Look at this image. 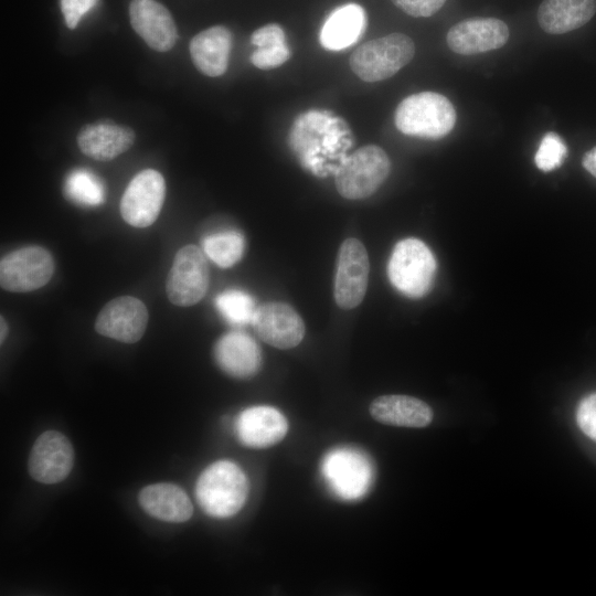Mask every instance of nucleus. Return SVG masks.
<instances>
[{
  "instance_id": "14",
  "label": "nucleus",
  "mask_w": 596,
  "mask_h": 596,
  "mask_svg": "<svg viewBox=\"0 0 596 596\" xmlns=\"http://www.w3.org/2000/svg\"><path fill=\"white\" fill-rule=\"evenodd\" d=\"M323 472L331 488L344 499H355L369 488L372 469L358 451L337 449L324 459Z\"/></svg>"
},
{
  "instance_id": "34",
  "label": "nucleus",
  "mask_w": 596,
  "mask_h": 596,
  "mask_svg": "<svg viewBox=\"0 0 596 596\" xmlns=\"http://www.w3.org/2000/svg\"><path fill=\"white\" fill-rule=\"evenodd\" d=\"M1 321V332H0V341L1 343L4 341L7 333H8V326L3 317L0 318Z\"/></svg>"
},
{
  "instance_id": "23",
  "label": "nucleus",
  "mask_w": 596,
  "mask_h": 596,
  "mask_svg": "<svg viewBox=\"0 0 596 596\" xmlns=\"http://www.w3.org/2000/svg\"><path fill=\"white\" fill-rule=\"evenodd\" d=\"M364 25L363 9L355 3L344 4L336 9L323 23L320 43L327 50H343L356 41Z\"/></svg>"
},
{
  "instance_id": "30",
  "label": "nucleus",
  "mask_w": 596,
  "mask_h": 596,
  "mask_svg": "<svg viewBox=\"0 0 596 596\" xmlns=\"http://www.w3.org/2000/svg\"><path fill=\"white\" fill-rule=\"evenodd\" d=\"M405 13L415 17H430L435 14L446 2V0H391Z\"/></svg>"
},
{
  "instance_id": "33",
  "label": "nucleus",
  "mask_w": 596,
  "mask_h": 596,
  "mask_svg": "<svg viewBox=\"0 0 596 596\" xmlns=\"http://www.w3.org/2000/svg\"><path fill=\"white\" fill-rule=\"evenodd\" d=\"M582 163L583 167L596 178V146L584 155Z\"/></svg>"
},
{
  "instance_id": "1",
  "label": "nucleus",
  "mask_w": 596,
  "mask_h": 596,
  "mask_svg": "<svg viewBox=\"0 0 596 596\" xmlns=\"http://www.w3.org/2000/svg\"><path fill=\"white\" fill-rule=\"evenodd\" d=\"M249 485L233 461L219 460L206 467L196 480L195 496L202 510L214 518H230L245 504Z\"/></svg>"
},
{
  "instance_id": "32",
  "label": "nucleus",
  "mask_w": 596,
  "mask_h": 596,
  "mask_svg": "<svg viewBox=\"0 0 596 596\" xmlns=\"http://www.w3.org/2000/svg\"><path fill=\"white\" fill-rule=\"evenodd\" d=\"M97 0H61V10L68 29H75L81 18L89 11Z\"/></svg>"
},
{
  "instance_id": "16",
  "label": "nucleus",
  "mask_w": 596,
  "mask_h": 596,
  "mask_svg": "<svg viewBox=\"0 0 596 596\" xmlns=\"http://www.w3.org/2000/svg\"><path fill=\"white\" fill-rule=\"evenodd\" d=\"M285 416L270 406H253L244 409L235 424L240 441L249 448H268L287 434Z\"/></svg>"
},
{
  "instance_id": "19",
  "label": "nucleus",
  "mask_w": 596,
  "mask_h": 596,
  "mask_svg": "<svg viewBox=\"0 0 596 596\" xmlns=\"http://www.w3.org/2000/svg\"><path fill=\"white\" fill-rule=\"evenodd\" d=\"M371 416L385 425L422 428L433 421V411L424 401L401 394L382 395L372 401Z\"/></svg>"
},
{
  "instance_id": "18",
  "label": "nucleus",
  "mask_w": 596,
  "mask_h": 596,
  "mask_svg": "<svg viewBox=\"0 0 596 596\" xmlns=\"http://www.w3.org/2000/svg\"><path fill=\"white\" fill-rule=\"evenodd\" d=\"M130 127L109 123L89 124L77 135L81 151L95 160L109 161L127 151L135 141Z\"/></svg>"
},
{
  "instance_id": "6",
  "label": "nucleus",
  "mask_w": 596,
  "mask_h": 596,
  "mask_svg": "<svg viewBox=\"0 0 596 596\" xmlns=\"http://www.w3.org/2000/svg\"><path fill=\"white\" fill-rule=\"evenodd\" d=\"M209 278L205 253L195 245L181 247L173 258L166 281L170 302L180 307L195 305L206 294Z\"/></svg>"
},
{
  "instance_id": "20",
  "label": "nucleus",
  "mask_w": 596,
  "mask_h": 596,
  "mask_svg": "<svg viewBox=\"0 0 596 596\" xmlns=\"http://www.w3.org/2000/svg\"><path fill=\"white\" fill-rule=\"evenodd\" d=\"M138 501L146 513L166 522H185L193 513L187 492L173 483L149 485L140 490Z\"/></svg>"
},
{
  "instance_id": "15",
  "label": "nucleus",
  "mask_w": 596,
  "mask_h": 596,
  "mask_svg": "<svg viewBox=\"0 0 596 596\" xmlns=\"http://www.w3.org/2000/svg\"><path fill=\"white\" fill-rule=\"evenodd\" d=\"M129 18L135 32L155 51L171 50L178 31L173 18L166 7L155 0H132Z\"/></svg>"
},
{
  "instance_id": "4",
  "label": "nucleus",
  "mask_w": 596,
  "mask_h": 596,
  "mask_svg": "<svg viewBox=\"0 0 596 596\" xmlns=\"http://www.w3.org/2000/svg\"><path fill=\"white\" fill-rule=\"evenodd\" d=\"M435 274L436 260L425 243L405 238L394 246L387 275L400 292L411 298L425 296L433 286Z\"/></svg>"
},
{
  "instance_id": "27",
  "label": "nucleus",
  "mask_w": 596,
  "mask_h": 596,
  "mask_svg": "<svg viewBox=\"0 0 596 596\" xmlns=\"http://www.w3.org/2000/svg\"><path fill=\"white\" fill-rule=\"evenodd\" d=\"M567 153V147L560 135L550 131L542 138L534 161L545 172L558 168Z\"/></svg>"
},
{
  "instance_id": "29",
  "label": "nucleus",
  "mask_w": 596,
  "mask_h": 596,
  "mask_svg": "<svg viewBox=\"0 0 596 596\" xmlns=\"http://www.w3.org/2000/svg\"><path fill=\"white\" fill-rule=\"evenodd\" d=\"M576 422L582 432L596 441V392L579 402Z\"/></svg>"
},
{
  "instance_id": "8",
  "label": "nucleus",
  "mask_w": 596,
  "mask_h": 596,
  "mask_svg": "<svg viewBox=\"0 0 596 596\" xmlns=\"http://www.w3.org/2000/svg\"><path fill=\"white\" fill-rule=\"evenodd\" d=\"M368 252L358 238L349 237L341 244L334 277V299L342 309H352L363 300L369 279Z\"/></svg>"
},
{
  "instance_id": "9",
  "label": "nucleus",
  "mask_w": 596,
  "mask_h": 596,
  "mask_svg": "<svg viewBox=\"0 0 596 596\" xmlns=\"http://www.w3.org/2000/svg\"><path fill=\"white\" fill-rule=\"evenodd\" d=\"M166 196V182L160 172L146 169L127 185L120 201V214L134 227H147L158 217Z\"/></svg>"
},
{
  "instance_id": "12",
  "label": "nucleus",
  "mask_w": 596,
  "mask_h": 596,
  "mask_svg": "<svg viewBox=\"0 0 596 596\" xmlns=\"http://www.w3.org/2000/svg\"><path fill=\"white\" fill-rule=\"evenodd\" d=\"M252 324L257 336L278 349H290L305 336V323L288 304L270 301L256 307Z\"/></svg>"
},
{
  "instance_id": "17",
  "label": "nucleus",
  "mask_w": 596,
  "mask_h": 596,
  "mask_svg": "<svg viewBox=\"0 0 596 596\" xmlns=\"http://www.w3.org/2000/svg\"><path fill=\"white\" fill-rule=\"evenodd\" d=\"M217 365L228 375L247 379L262 365V353L256 341L242 332H230L219 339L214 347Z\"/></svg>"
},
{
  "instance_id": "21",
  "label": "nucleus",
  "mask_w": 596,
  "mask_h": 596,
  "mask_svg": "<svg viewBox=\"0 0 596 596\" xmlns=\"http://www.w3.org/2000/svg\"><path fill=\"white\" fill-rule=\"evenodd\" d=\"M232 34L223 25H214L194 35L190 54L195 67L204 75L221 76L227 70Z\"/></svg>"
},
{
  "instance_id": "2",
  "label": "nucleus",
  "mask_w": 596,
  "mask_h": 596,
  "mask_svg": "<svg viewBox=\"0 0 596 596\" xmlns=\"http://www.w3.org/2000/svg\"><path fill=\"white\" fill-rule=\"evenodd\" d=\"M396 128L408 136L439 139L456 123V110L448 98L435 92H422L404 98L395 110Z\"/></svg>"
},
{
  "instance_id": "26",
  "label": "nucleus",
  "mask_w": 596,
  "mask_h": 596,
  "mask_svg": "<svg viewBox=\"0 0 596 596\" xmlns=\"http://www.w3.org/2000/svg\"><path fill=\"white\" fill-rule=\"evenodd\" d=\"M215 306L225 320L236 326L252 323L256 310L254 299L238 289L220 294L215 299Z\"/></svg>"
},
{
  "instance_id": "3",
  "label": "nucleus",
  "mask_w": 596,
  "mask_h": 596,
  "mask_svg": "<svg viewBox=\"0 0 596 596\" xmlns=\"http://www.w3.org/2000/svg\"><path fill=\"white\" fill-rule=\"evenodd\" d=\"M415 54L413 40L403 33H391L368 41L350 56L352 72L364 82L390 78L408 64Z\"/></svg>"
},
{
  "instance_id": "22",
  "label": "nucleus",
  "mask_w": 596,
  "mask_h": 596,
  "mask_svg": "<svg viewBox=\"0 0 596 596\" xmlns=\"http://www.w3.org/2000/svg\"><path fill=\"white\" fill-rule=\"evenodd\" d=\"M596 12V0H543L538 22L550 34H562L586 24Z\"/></svg>"
},
{
  "instance_id": "13",
  "label": "nucleus",
  "mask_w": 596,
  "mask_h": 596,
  "mask_svg": "<svg viewBox=\"0 0 596 596\" xmlns=\"http://www.w3.org/2000/svg\"><path fill=\"white\" fill-rule=\"evenodd\" d=\"M509 39L508 25L496 18H469L453 25L447 33L449 49L461 55H473L503 46Z\"/></svg>"
},
{
  "instance_id": "28",
  "label": "nucleus",
  "mask_w": 596,
  "mask_h": 596,
  "mask_svg": "<svg viewBox=\"0 0 596 596\" xmlns=\"http://www.w3.org/2000/svg\"><path fill=\"white\" fill-rule=\"evenodd\" d=\"M288 57L289 47L285 43L272 47H257L251 55V62L260 70H270L285 63Z\"/></svg>"
},
{
  "instance_id": "31",
  "label": "nucleus",
  "mask_w": 596,
  "mask_h": 596,
  "mask_svg": "<svg viewBox=\"0 0 596 596\" xmlns=\"http://www.w3.org/2000/svg\"><path fill=\"white\" fill-rule=\"evenodd\" d=\"M251 42L257 47H272L286 43L285 32L276 23L257 29L251 36Z\"/></svg>"
},
{
  "instance_id": "10",
  "label": "nucleus",
  "mask_w": 596,
  "mask_h": 596,
  "mask_svg": "<svg viewBox=\"0 0 596 596\" xmlns=\"http://www.w3.org/2000/svg\"><path fill=\"white\" fill-rule=\"evenodd\" d=\"M74 465V449L60 432L46 430L34 441L28 462L30 476L45 485L64 480Z\"/></svg>"
},
{
  "instance_id": "7",
  "label": "nucleus",
  "mask_w": 596,
  "mask_h": 596,
  "mask_svg": "<svg viewBox=\"0 0 596 596\" xmlns=\"http://www.w3.org/2000/svg\"><path fill=\"white\" fill-rule=\"evenodd\" d=\"M55 263L51 253L41 246H25L1 258L0 285L13 292H28L46 285L52 278Z\"/></svg>"
},
{
  "instance_id": "25",
  "label": "nucleus",
  "mask_w": 596,
  "mask_h": 596,
  "mask_svg": "<svg viewBox=\"0 0 596 596\" xmlns=\"http://www.w3.org/2000/svg\"><path fill=\"white\" fill-rule=\"evenodd\" d=\"M64 194L77 204L95 206L104 202L105 190L94 173L85 169H76L65 179Z\"/></svg>"
},
{
  "instance_id": "11",
  "label": "nucleus",
  "mask_w": 596,
  "mask_h": 596,
  "mask_svg": "<svg viewBox=\"0 0 596 596\" xmlns=\"http://www.w3.org/2000/svg\"><path fill=\"white\" fill-rule=\"evenodd\" d=\"M148 323L145 304L131 296H121L108 301L95 320V330L104 337L125 343L141 339Z\"/></svg>"
},
{
  "instance_id": "5",
  "label": "nucleus",
  "mask_w": 596,
  "mask_h": 596,
  "mask_svg": "<svg viewBox=\"0 0 596 596\" xmlns=\"http://www.w3.org/2000/svg\"><path fill=\"white\" fill-rule=\"evenodd\" d=\"M390 170L389 156L381 147L363 146L355 150L337 171L336 188L344 199H365L382 185Z\"/></svg>"
},
{
  "instance_id": "24",
  "label": "nucleus",
  "mask_w": 596,
  "mask_h": 596,
  "mask_svg": "<svg viewBox=\"0 0 596 596\" xmlns=\"http://www.w3.org/2000/svg\"><path fill=\"white\" fill-rule=\"evenodd\" d=\"M245 241L236 231L221 232L203 240L205 255L223 268L235 265L243 256Z\"/></svg>"
}]
</instances>
